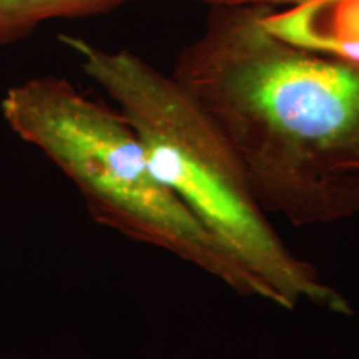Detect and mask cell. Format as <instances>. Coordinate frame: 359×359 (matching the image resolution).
<instances>
[{
    "label": "cell",
    "instance_id": "obj_1",
    "mask_svg": "<svg viewBox=\"0 0 359 359\" xmlns=\"http://www.w3.org/2000/svg\"><path fill=\"white\" fill-rule=\"evenodd\" d=\"M273 7H213L172 77L218 125L268 215L314 226L359 213V60L268 25Z\"/></svg>",
    "mask_w": 359,
    "mask_h": 359
},
{
    "label": "cell",
    "instance_id": "obj_2",
    "mask_svg": "<svg viewBox=\"0 0 359 359\" xmlns=\"http://www.w3.org/2000/svg\"><path fill=\"white\" fill-rule=\"evenodd\" d=\"M60 40L116 103L156 180L271 290L278 308L311 304L343 316L353 313L348 299L278 235L230 142L172 74L130 50H105L65 34Z\"/></svg>",
    "mask_w": 359,
    "mask_h": 359
},
{
    "label": "cell",
    "instance_id": "obj_3",
    "mask_svg": "<svg viewBox=\"0 0 359 359\" xmlns=\"http://www.w3.org/2000/svg\"><path fill=\"white\" fill-rule=\"evenodd\" d=\"M2 115L74 183L102 226L173 255L235 293L276 306L275 296L195 218L148 167L125 116L60 77L7 90Z\"/></svg>",
    "mask_w": 359,
    "mask_h": 359
},
{
    "label": "cell",
    "instance_id": "obj_4",
    "mask_svg": "<svg viewBox=\"0 0 359 359\" xmlns=\"http://www.w3.org/2000/svg\"><path fill=\"white\" fill-rule=\"evenodd\" d=\"M133 0H0V47L29 37L53 19H79L109 13Z\"/></svg>",
    "mask_w": 359,
    "mask_h": 359
},
{
    "label": "cell",
    "instance_id": "obj_5",
    "mask_svg": "<svg viewBox=\"0 0 359 359\" xmlns=\"http://www.w3.org/2000/svg\"><path fill=\"white\" fill-rule=\"evenodd\" d=\"M198 2H206L212 7H245V6H286L293 8H303L311 6L316 0H198Z\"/></svg>",
    "mask_w": 359,
    "mask_h": 359
}]
</instances>
